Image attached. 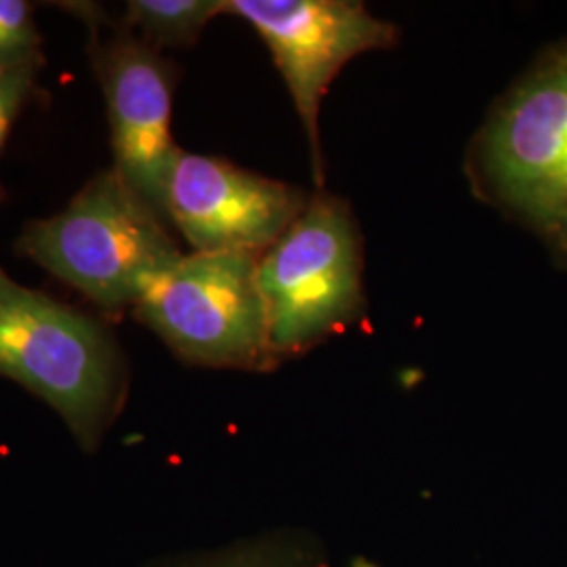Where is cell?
I'll return each mask as SVG.
<instances>
[{
  "label": "cell",
  "mask_w": 567,
  "mask_h": 567,
  "mask_svg": "<svg viewBox=\"0 0 567 567\" xmlns=\"http://www.w3.org/2000/svg\"><path fill=\"white\" fill-rule=\"evenodd\" d=\"M41 42L32 7L23 0H0V72L41 68Z\"/></svg>",
  "instance_id": "8fae6325"
},
{
  "label": "cell",
  "mask_w": 567,
  "mask_h": 567,
  "mask_svg": "<svg viewBox=\"0 0 567 567\" xmlns=\"http://www.w3.org/2000/svg\"><path fill=\"white\" fill-rule=\"evenodd\" d=\"M0 377L51 405L86 452L102 446L128 395V364L114 334L2 267Z\"/></svg>",
  "instance_id": "7a4b0ae2"
},
{
  "label": "cell",
  "mask_w": 567,
  "mask_h": 567,
  "mask_svg": "<svg viewBox=\"0 0 567 567\" xmlns=\"http://www.w3.org/2000/svg\"><path fill=\"white\" fill-rule=\"evenodd\" d=\"M311 194L217 156L179 150L166 183L164 217L192 252H255L282 238Z\"/></svg>",
  "instance_id": "52a82bcc"
},
{
  "label": "cell",
  "mask_w": 567,
  "mask_h": 567,
  "mask_svg": "<svg viewBox=\"0 0 567 567\" xmlns=\"http://www.w3.org/2000/svg\"><path fill=\"white\" fill-rule=\"evenodd\" d=\"M171 225L103 171L61 213L21 231V252L105 309L135 307L183 259Z\"/></svg>",
  "instance_id": "3957f363"
},
{
  "label": "cell",
  "mask_w": 567,
  "mask_h": 567,
  "mask_svg": "<svg viewBox=\"0 0 567 567\" xmlns=\"http://www.w3.org/2000/svg\"><path fill=\"white\" fill-rule=\"evenodd\" d=\"M152 567H328V559L318 538L282 529L217 550L173 557Z\"/></svg>",
  "instance_id": "9c48e42d"
},
{
  "label": "cell",
  "mask_w": 567,
  "mask_h": 567,
  "mask_svg": "<svg viewBox=\"0 0 567 567\" xmlns=\"http://www.w3.org/2000/svg\"><path fill=\"white\" fill-rule=\"evenodd\" d=\"M259 288L282 362L355 324L365 311L364 240L349 203L311 194L301 217L261 255Z\"/></svg>",
  "instance_id": "277c9868"
},
{
  "label": "cell",
  "mask_w": 567,
  "mask_h": 567,
  "mask_svg": "<svg viewBox=\"0 0 567 567\" xmlns=\"http://www.w3.org/2000/svg\"><path fill=\"white\" fill-rule=\"evenodd\" d=\"M227 13V0H133L126 4V28L154 49L192 47L206 25Z\"/></svg>",
  "instance_id": "30bf717a"
},
{
  "label": "cell",
  "mask_w": 567,
  "mask_h": 567,
  "mask_svg": "<svg viewBox=\"0 0 567 567\" xmlns=\"http://www.w3.org/2000/svg\"><path fill=\"white\" fill-rule=\"evenodd\" d=\"M227 13L248 21L267 44L303 124L313 179L322 187L326 93L349 61L393 49L400 30L372 16L360 0H227Z\"/></svg>",
  "instance_id": "8992f818"
},
{
  "label": "cell",
  "mask_w": 567,
  "mask_h": 567,
  "mask_svg": "<svg viewBox=\"0 0 567 567\" xmlns=\"http://www.w3.org/2000/svg\"><path fill=\"white\" fill-rule=\"evenodd\" d=\"M37 74L39 68L0 72V152L9 137L13 122L20 116L21 107L28 103L34 91Z\"/></svg>",
  "instance_id": "7c38bea8"
},
{
  "label": "cell",
  "mask_w": 567,
  "mask_h": 567,
  "mask_svg": "<svg viewBox=\"0 0 567 567\" xmlns=\"http://www.w3.org/2000/svg\"><path fill=\"white\" fill-rule=\"evenodd\" d=\"M91 58L107 102L114 171L166 221V183L179 154L171 133L179 70L128 28L110 37L93 28Z\"/></svg>",
  "instance_id": "ba28073f"
},
{
  "label": "cell",
  "mask_w": 567,
  "mask_h": 567,
  "mask_svg": "<svg viewBox=\"0 0 567 567\" xmlns=\"http://www.w3.org/2000/svg\"><path fill=\"white\" fill-rule=\"evenodd\" d=\"M255 252H189L154 284L135 318L185 364L269 372L276 355Z\"/></svg>",
  "instance_id": "5b68a950"
},
{
  "label": "cell",
  "mask_w": 567,
  "mask_h": 567,
  "mask_svg": "<svg viewBox=\"0 0 567 567\" xmlns=\"http://www.w3.org/2000/svg\"><path fill=\"white\" fill-rule=\"evenodd\" d=\"M465 173L475 198L532 229L567 265V42L492 105Z\"/></svg>",
  "instance_id": "6da1fadb"
}]
</instances>
